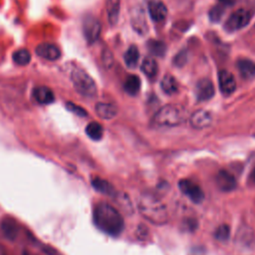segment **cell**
Returning a JSON list of instances; mask_svg holds the SVG:
<instances>
[{"instance_id": "obj_1", "label": "cell", "mask_w": 255, "mask_h": 255, "mask_svg": "<svg viewBox=\"0 0 255 255\" xmlns=\"http://www.w3.org/2000/svg\"><path fill=\"white\" fill-rule=\"evenodd\" d=\"M93 220L95 225L104 233L119 236L124 230V218L114 206L107 202H99L94 207Z\"/></svg>"}, {"instance_id": "obj_2", "label": "cell", "mask_w": 255, "mask_h": 255, "mask_svg": "<svg viewBox=\"0 0 255 255\" xmlns=\"http://www.w3.org/2000/svg\"><path fill=\"white\" fill-rule=\"evenodd\" d=\"M141 215L152 224H164L167 221V211L164 204L151 194H142L137 201Z\"/></svg>"}, {"instance_id": "obj_3", "label": "cell", "mask_w": 255, "mask_h": 255, "mask_svg": "<svg viewBox=\"0 0 255 255\" xmlns=\"http://www.w3.org/2000/svg\"><path fill=\"white\" fill-rule=\"evenodd\" d=\"M187 117L186 110L180 105H166L154 115V122L161 127H174L180 125Z\"/></svg>"}, {"instance_id": "obj_4", "label": "cell", "mask_w": 255, "mask_h": 255, "mask_svg": "<svg viewBox=\"0 0 255 255\" xmlns=\"http://www.w3.org/2000/svg\"><path fill=\"white\" fill-rule=\"evenodd\" d=\"M71 81L75 90L82 96L92 98L97 95V85L94 79L82 68H75L71 72Z\"/></svg>"}, {"instance_id": "obj_5", "label": "cell", "mask_w": 255, "mask_h": 255, "mask_svg": "<svg viewBox=\"0 0 255 255\" xmlns=\"http://www.w3.org/2000/svg\"><path fill=\"white\" fill-rule=\"evenodd\" d=\"M252 13L249 10L240 8L232 13L225 23V29L228 31H237L244 28L250 22Z\"/></svg>"}, {"instance_id": "obj_6", "label": "cell", "mask_w": 255, "mask_h": 255, "mask_svg": "<svg viewBox=\"0 0 255 255\" xmlns=\"http://www.w3.org/2000/svg\"><path fill=\"white\" fill-rule=\"evenodd\" d=\"M83 33L84 37L89 44L95 43L101 34V23L100 21L92 16L88 15L83 20Z\"/></svg>"}, {"instance_id": "obj_7", "label": "cell", "mask_w": 255, "mask_h": 255, "mask_svg": "<svg viewBox=\"0 0 255 255\" xmlns=\"http://www.w3.org/2000/svg\"><path fill=\"white\" fill-rule=\"evenodd\" d=\"M130 25L139 35H145L148 32V25L144 10L140 5L134 6L130 11Z\"/></svg>"}, {"instance_id": "obj_8", "label": "cell", "mask_w": 255, "mask_h": 255, "mask_svg": "<svg viewBox=\"0 0 255 255\" xmlns=\"http://www.w3.org/2000/svg\"><path fill=\"white\" fill-rule=\"evenodd\" d=\"M178 187L191 201L195 203H199L204 198V193L201 187L195 182L189 179H181L178 182Z\"/></svg>"}, {"instance_id": "obj_9", "label": "cell", "mask_w": 255, "mask_h": 255, "mask_svg": "<svg viewBox=\"0 0 255 255\" xmlns=\"http://www.w3.org/2000/svg\"><path fill=\"white\" fill-rule=\"evenodd\" d=\"M36 54L48 61H57L61 57L60 48L53 43H42L39 44L35 49Z\"/></svg>"}, {"instance_id": "obj_10", "label": "cell", "mask_w": 255, "mask_h": 255, "mask_svg": "<svg viewBox=\"0 0 255 255\" xmlns=\"http://www.w3.org/2000/svg\"><path fill=\"white\" fill-rule=\"evenodd\" d=\"M215 93L212 82L208 79H201L195 86V96L198 102H205L213 98Z\"/></svg>"}, {"instance_id": "obj_11", "label": "cell", "mask_w": 255, "mask_h": 255, "mask_svg": "<svg viewBox=\"0 0 255 255\" xmlns=\"http://www.w3.org/2000/svg\"><path fill=\"white\" fill-rule=\"evenodd\" d=\"M218 82L220 91L225 96L231 95L236 90V81L234 76L227 70H221L218 73Z\"/></svg>"}, {"instance_id": "obj_12", "label": "cell", "mask_w": 255, "mask_h": 255, "mask_svg": "<svg viewBox=\"0 0 255 255\" xmlns=\"http://www.w3.org/2000/svg\"><path fill=\"white\" fill-rule=\"evenodd\" d=\"M148 13L150 18L154 22H163L167 16V8L165 4L160 0H149L148 1Z\"/></svg>"}, {"instance_id": "obj_13", "label": "cell", "mask_w": 255, "mask_h": 255, "mask_svg": "<svg viewBox=\"0 0 255 255\" xmlns=\"http://www.w3.org/2000/svg\"><path fill=\"white\" fill-rule=\"evenodd\" d=\"M211 114L205 110H198L190 117V125L195 128H205L211 125Z\"/></svg>"}, {"instance_id": "obj_14", "label": "cell", "mask_w": 255, "mask_h": 255, "mask_svg": "<svg viewBox=\"0 0 255 255\" xmlns=\"http://www.w3.org/2000/svg\"><path fill=\"white\" fill-rule=\"evenodd\" d=\"M32 96L34 100L42 105L51 104L55 101V95L53 91L46 86H39L33 89Z\"/></svg>"}, {"instance_id": "obj_15", "label": "cell", "mask_w": 255, "mask_h": 255, "mask_svg": "<svg viewBox=\"0 0 255 255\" xmlns=\"http://www.w3.org/2000/svg\"><path fill=\"white\" fill-rule=\"evenodd\" d=\"M216 184L222 191H231L236 186V180L227 170H220L216 175Z\"/></svg>"}, {"instance_id": "obj_16", "label": "cell", "mask_w": 255, "mask_h": 255, "mask_svg": "<svg viewBox=\"0 0 255 255\" xmlns=\"http://www.w3.org/2000/svg\"><path fill=\"white\" fill-rule=\"evenodd\" d=\"M237 69L240 76L244 80H252L255 78V62L249 59H240L237 62Z\"/></svg>"}, {"instance_id": "obj_17", "label": "cell", "mask_w": 255, "mask_h": 255, "mask_svg": "<svg viewBox=\"0 0 255 255\" xmlns=\"http://www.w3.org/2000/svg\"><path fill=\"white\" fill-rule=\"evenodd\" d=\"M1 230L4 236L10 240H13L17 237L19 228L16 221L11 217H5L1 221Z\"/></svg>"}, {"instance_id": "obj_18", "label": "cell", "mask_w": 255, "mask_h": 255, "mask_svg": "<svg viewBox=\"0 0 255 255\" xmlns=\"http://www.w3.org/2000/svg\"><path fill=\"white\" fill-rule=\"evenodd\" d=\"M95 110L97 115L104 120H111L118 114L117 107L110 103H98Z\"/></svg>"}, {"instance_id": "obj_19", "label": "cell", "mask_w": 255, "mask_h": 255, "mask_svg": "<svg viewBox=\"0 0 255 255\" xmlns=\"http://www.w3.org/2000/svg\"><path fill=\"white\" fill-rule=\"evenodd\" d=\"M92 185L94 186L95 189H97L98 191L109 195V196H116L117 194V190L116 188L113 186V184L109 181H107L106 179L100 178V177H95L92 179Z\"/></svg>"}, {"instance_id": "obj_20", "label": "cell", "mask_w": 255, "mask_h": 255, "mask_svg": "<svg viewBox=\"0 0 255 255\" xmlns=\"http://www.w3.org/2000/svg\"><path fill=\"white\" fill-rule=\"evenodd\" d=\"M107 16L111 25H116L119 20L121 1L120 0H107Z\"/></svg>"}, {"instance_id": "obj_21", "label": "cell", "mask_w": 255, "mask_h": 255, "mask_svg": "<svg viewBox=\"0 0 255 255\" xmlns=\"http://www.w3.org/2000/svg\"><path fill=\"white\" fill-rule=\"evenodd\" d=\"M141 71L147 78H155L158 72V66L156 61L152 58H145L141 63Z\"/></svg>"}, {"instance_id": "obj_22", "label": "cell", "mask_w": 255, "mask_h": 255, "mask_svg": "<svg viewBox=\"0 0 255 255\" xmlns=\"http://www.w3.org/2000/svg\"><path fill=\"white\" fill-rule=\"evenodd\" d=\"M160 87L161 90L167 94V95H172L177 92L178 90V83L176 79L172 75H166L162 78L160 82Z\"/></svg>"}, {"instance_id": "obj_23", "label": "cell", "mask_w": 255, "mask_h": 255, "mask_svg": "<svg viewBox=\"0 0 255 255\" xmlns=\"http://www.w3.org/2000/svg\"><path fill=\"white\" fill-rule=\"evenodd\" d=\"M124 89L128 95H131V96L136 95L140 89L139 78L135 75H129L125 81Z\"/></svg>"}, {"instance_id": "obj_24", "label": "cell", "mask_w": 255, "mask_h": 255, "mask_svg": "<svg viewBox=\"0 0 255 255\" xmlns=\"http://www.w3.org/2000/svg\"><path fill=\"white\" fill-rule=\"evenodd\" d=\"M86 133L87 135L93 140H100L104 134V128L102 125L97 122H91L86 127Z\"/></svg>"}, {"instance_id": "obj_25", "label": "cell", "mask_w": 255, "mask_h": 255, "mask_svg": "<svg viewBox=\"0 0 255 255\" xmlns=\"http://www.w3.org/2000/svg\"><path fill=\"white\" fill-rule=\"evenodd\" d=\"M138 58H139V53H138L136 46H134V45L129 46L124 56L125 63L129 68H134L137 65Z\"/></svg>"}, {"instance_id": "obj_26", "label": "cell", "mask_w": 255, "mask_h": 255, "mask_svg": "<svg viewBox=\"0 0 255 255\" xmlns=\"http://www.w3.org/2000/svg\"><path fill=\"white\" fill-rule=\"evenodd\" d=\"M13 61L19 66H26L31 61V54L27 49H18L13 53Z\"/></svg>"}, {"instance_id": "obj_27", "label": "cell", "mask_w": 255, "mask_h": 255, "mask_svg": "<svg viewBox=\"0 0 255 255\" xmlns=\"http://www.w3.org/2000/svg\"><path fill=\"white\" fill-rule=\"evenodd\" d=\"M147 48L152 55L157 56V57L164 56L165 51H166L165 44L158 40H149L147 42Z\"/></svg>"}, {"instance_id": "obj_28", "label": "cell", "mask_w": 255, "mask_h": 255, "mask_svg": "<svg viewBox=\"0 0 255 255\" xmlns=\"http://www.w3.org/2000/svg\"><path fill=\"white\" fill-rule=\"evenodd\" d=\"M229 235H230V229H229V227H228L226 224L220 225V226L216 229L215 234H214L215 238H216L217 240H220V241H224V240L228 239Z\"/></svg>"}, {"instance_id": "obj_29", "label": "cell", "mask_w": 255, "mask_h": 255, "mask_svg": "<svg viewBox=\"0 0 255 255\" xmlns=\"http://www.w3.org/2000/svg\"><path fill=\"white\" fill-rule=\"evenodd\" d=\"M66 108H67L70 112L74 113L75 115H77V116H79V117H86L87 114H88L87 111H86L84 108H82L81 106H78V105H76V104H74V103H71V102H69V103L66 104Z\"/></svg>"}, {"instance_id": "obj_30", "label": "cell", "mask_w": 255, "mask_h": 255, "mask_svg": "<svg viewBox=\"0 0 255 255\" xmlns=\"http://www.w3.org/2000/svg\"><path fill=\"white\" fill-rule=\"evenodd\" d=\"M224 13V8L221 6V5H217L215 7H213L211 10H210V13H209V16H210V19L212 21H218L220 20V18L222 17Z\"/></svg>"}, {"instance_id": "obj_31", "label": "cell", "mask_w": 255, "mask_h": 255, "mask_svg": "<svg viewBox=\"0 0 255 255\" xmlns=\"http://www.w3.org/2000/svg\"><path fill=\"white\" fill-rule=\"evenodd\" d=\"M250 178H251V180L255 183V168L251 171V174H250Z\"/></svg>"}, {"instance_id": "obj_32", "label": "cell", "mask_w": 255, "mask_h": 255, "mask_svg": "<svg viewBox=\"0 0 255 255\" xmlns=\"http://www.w3.org/2000/svg\"><path fill=\"white\" fill-rule=\"evenodd\" d=\"M233 1L234 0H220V2L222 4H231V3H233Z\"/></svg>"}, {"instance_id": "obj_33", "label": "cell", "mask_w": 255, "mask_h": 255, "mask_svg": "<svg viewBox=\"0 0 255 255\" xmlns=\"http://www.w3.org/2000/svg\"><path fill=\"white\" fill-rule=\"evenodd\" d=\"M23 255H37V254H34V253H31V252H29V251H27V250H25L24 252H23Z\"/></svg>"}]
</instances>
